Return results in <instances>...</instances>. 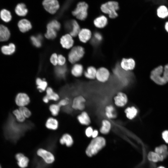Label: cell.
I'll use <instances>...</instances> for the list:
<instances>
[{"label": "cell", "instance_id": "cell-25", "mask_svg": "<svg viewBox=\"0 0 168 168\" xmlns=\"http://www.w3.org/2000/svg\"><path fill=\"white\" fill-rule=\"evenodd\" d=\"M147 158L149 161L155 163L162 161L164 159L163 157L155 151L149 152L147 155Z\"/></svg>", "mask_w": 168, "mask_h": 168}, {"label": "cell", "instance_id": "cell-37", "mask_svg": "<svg viewBox=\"0 0 168 168\" xmlns=\"http://www.w3.org/2000/svg\"><path fill=\"white\" fill-rule=\"evenodd\" d=\"M13 114L18 122L22 123L25 120L26 118L19 109H16L13 110Z\"/></svg>", "mask_w": 168, "mask_h": 168}, {"label": "cell", "instance_id": "cell-9", "mask_svg": "<svg viewBox=\"0 0 168 168\" xmlns=\"http://www.w3.org/2000/svg\"><path fill=\"white\" fill-rule=\"evenodd\" d=\"M114 103L116 105L119 107L124 106L128 102V97L125 94L119 92L114 98Z\"/></svg>", "mask_w": 168, "mask_h": 168}, {"label": "cell", "instance_id": "cell-10", "mask_svg": "<svg viewBox=\"0 0 168 168\" xmlns=\"http://www.w3.org/2000/svg\"><path fill=\"white\" fill-rule=\"evenodd\" d=\"M110 72L105 68H101L97 70L96 78L100 82H105L108 80Z\"/></svg>", "mask_w": 168, "mask_h": 168}, {"label": "cell", "instance_id": "cell-24", "mask_svg": "<svg viewBox=\"0 0 168 168\" xmlns=\"http://www.w3.org/2000/svg\"><path fill=\"white\" fill-rule=\"evenodd\" d=\"M0 18L4 22L7 23L12 19V14L9 10L3 8L0 11Z\"/></svg>", "mask_w": 168, "mask_h": 168}, {"label": "cell", "instance_id": "cell-11", "mask_svg": "<svg viewBox=\"0 0 168 168\" xmlns=\"http://www.w3.org/2000/svg\"><path fill=\"white\" fill-rule=\"evenodd\" d=\"M37 154L41 157L47 163H51L54 161V157L50 152L45 150L40 149L37 152Z\"/></svg>", "mask_w": 168, "mask_h": 168}, {"label": "cell", "instance_id": "cell-47", "mask_svg": "<svg viewBox=\"0 0 168 168\" xmlns=\"http://www.w3.org/2000/svg\"><path fill=\"white\" fill-rule=\"evenodd\" d=\"M162 138L165 142L168 143V130L164 131L162 134Z\"/></svg>", "mask_w": 168, "mask_h": 168}, {"label": "cell", "instance_id": "cell-5", "mask_svg": "<svg viewBox=\"0 0 168 168\" xmlns=\"http://www.w3.org/2000/svg\"><path fill=\"white\" fill-rule=\"evenodd\" d=\"M84 54V49L82 47L75 46L71 49L69 54V61L72 63H74L79 60L83 57Z\"/></svg>", "mask_w": 168, "mask_h": 168}, {"label": "cell", "instance_id": "cell-26", "mask_svg": "<svg viewBox=\"0 0 168 168\" xmlns=\"http://www.w3.org/2000/svg\"><path fill=\"white\" fill-rule=\"evenodd\" d=\"M95 26L98 28H103L107 23V19L104 16H100L96 18L94 21Z\"/></svg>", "mask_w": 168, "mask_h": 168}, {"label": "cell", "instance_id": "cell-36", "mask_svg": "<svg viewBox=\"0 0 168 168\" xmlns=\"http://www.w3.org/2000/svg\"><path fill=\"white\" fill-rule=\"evenodd\" d=\"M60 107L58 104H52L49 105V110L53 116H56L59 113Z\"/></svg>", "mask_w": 168, "mask_h": 168}, {"label": "cell", "instance_id": "cell-34", "mask_svg": "<svg viewBox=\"0 0 168 168\" xmlns=\"http://www.w3.org/2000/svg\"><path fill=\"white\" fill-rule=\"evenodd\" d=\"M97 70L93 67H88L84 72L85 77L88 79H94L96 77Z\"/></svg>", "mask_w": 168, "mask_h": 168}, {"label": "cell", "instance_id": "cell-35", "mask_svg": "<svg viewBox=\"0 0 168 168\" xmlns=\"http://www.w3.org/2000/svg\"><path fill=\"white\" fill-rule=\"evenodd\" d=\"M105 114L106 117L109 119H113L116 117L114 107L112 105L107 106L105 108Z\"/></svg>", "mask_w": 168, "mask_h": 168}, {"label": "cell", "instance_id": "cell-45", "mask_svg": "<svg viewBox=\"0 0 168 168\" xmlns=\"http://www.w3.org/2000/svg\"><path fill=\"white\" fill-rule=\"evenodd\" d=\"M66 62L65 57L62 55H58V64L59 66L64 65Z\"/></svg>", "mask_w": 168, "mask_h": 168}, {"label": "cell", "instance_id": "cell-31", "mask_svg": "<svg viewBox=\"0 0 168 168\" xmlns=\"http://www.w3.org/2000/svg\"><path fill=\"white\" fill-rule=\"evenodd\" d=\"M155 152L163 157L164 159L166 158L168 156V148L165 145H162L156 147Z\"/></svg>", "mask_w": 168, "mask_h": 168}, {"label": "cell", "instance_id": "cell-2", "mask_svg": "<svg viewBox=\"0 0 168 168\" xmlns=\"http://www.w3.org/2000/svg\"><path fill=\"white\" fill-rule=\"evenodd\" d=\"M105 139L101 137L93 138L88 146L86 150L87 155L91 156L96 154L105 145Z\"/></svg>", "mask_w": 168, "mask_h": 168}, {"label": "cell", "instance_id": "cell-53", "mask_svg": "<svg viewBox=\"0 0 168 168\" xmlns=\"http://www.w3.org/2000/svg\"><path fill=\"white\" fill-rule=\"evenodd\" d=\"M0 168H1V166H0Z\"/></svg>", "mask_w": 168, "mask_h": 168}, {"label": "cell", "instance_id": "cell-41", "mask_svg": "<svg viewBox=\"0 0 168 168\" xmlns=\"http://www.w3.org/2000/svg\"><path fill=\"white\" fill-rule=\"evenodd\" d=\"M60 24L58 21L56 20H54L48 24L47 28H53L57 31L60 29Z\"/></svg>", "mask_w": 168, "mask_h": 168}, {"label": "cell", "instance_id": "cell-39", "mask_svg": "<svg viewBox=\"0 0 168 168\" xmlns=\"http://www.w3.org/2000/svg\"><path fill=\"white\" fill-rule=\"evenodd\" d=\"M30 39L32 44L35 46L37 47H39L41 46L42 39L41 35H38L37 36H32Z\"/></svg>", "mask_w": 168, "mask_h": 168}, {"label": "cell", "instance_id": "cell-44", "mask_svg": "<svg viewBox=\"0 0 168 168\" xmlns=\"http://www.w3.org/2000/svg\"><path fill=\"white\" fill-rule=\"evenodd\" d=\"M58 55L56 54H53L52 55L50 58L51 63L54 65L58 64Z\"/></svg>", "mask_w": 168, "mask_h": 168}, {"label": "cell", "instance_id": "cell-49", "mask_svg": "<svg viewBox=\"0 0 168 168\" xmlns=\"http://www.w3.org/2000/svg\"><path fill=\"white\" fill-rule=\"evenodd\" d=\"M98 134V132L97 130H93L92 135V137L93 138H96L97 137Z\"/></svg>", "mask_w": 168, "mask_h": 168}, {"label": "cell", "instance_id": "cell-23", "mask_svg": "<svg viewBox=\"0 0 168 168\" xmlns=\"http://www.w3.org/2000/svg\"><path fill=\"white\" fill-rule=\"evenodd\" d=\"M15 45L12 43H10L8 45H3L1 48L2 52L5 55L13 54L15 52Z\"/></svg>", "mask_w": 168, "mask_h": 168}, {"label": "cell", "instance_id": "cell-40", "mask_svg": "<svg viewBox=\"0 0 168 168\" xmlns=\"http://www.w3.org/2000/svg\"><path fill=\"white\" fill-rule=\"evenodd\" d=\"M57 31L55 30L49 28H47V32L45 34V37L49 39L55 38L57 35Z\"/></svg>", "mask_w": 168, "mask_h": 168}, {"label": "cell", "instance_id": "cell-33", "mask_svg": "<svg viewBox=\"0 0 168 168\" xmlns=\"http://www.w3.org/2000/svg\"><path fill=\"white\" fill-rule=\"evenodd\" d=\"M83 72L82 66L80 64H77L74 65L71 70L72 74L75 77H78L81 76Z\"/></svg>", "mask_w": 168, "mask_h": 168}, {"label": "cell", "instance_id": "cell-46", "mask_svg": "<svg viewBox=\"0 0 168 168\" xmlns=\"http://www.w3.org/2000/svg\"><path fill=\"white\" fill-rule=\"evenodd\" d=\"M93 131V128L91 127H88L86 128L85 131L86 136L89 138L91 137Z\"/></svg>", "mask_w": 168, "mask_h": 168}, {"label": "cell", "instance_id": "cell-52", "mask_svg": "<svg viewBox=\"0 0 168 168\" xmlns=\"http://www.w3.org/2000/svg\"><path fill=\"white\" fill-rule=\"evenodd\" d=\"M157 168H166L165 167H164L163 166H160L158 167H157Z\"/></svg>", "mask_w": 168, "mask_h": 168}, {"label": "cell", "instance_id": "cell-14", "mask_svg": "<svg viewBox=\"0 0 168 168\" xmlns=\"http://www.w3.org/2000/svg\"><path fill=\"white\" fill-rule=\"evenodd\" d=\"M17 25L20 30L23 33L29 31L32 27L31 23L26 19L20 20L18 21Z\"/></svg>", "mask_w": 168, "mask_h": 168}, {"label": "cell", "instance_id": "cell-1", "mask_svg": "<svg viewBox=\"0 0 168 168\" xmlns=\"http://www.w3.org/2000/svg\"><path fill=\"white\" fill-rule=\"evenodd\" d=\"M150 77L155 83L160 85H163L168 82V64L164 68L159 66L152 71Z\"/></svg>", "mask_w": 168, "mask_h": 168}, {"label": "cell", "instance_id": "cell-4", "mask_svg": "<svg viewBox=\"0 0 168 168\" xmlns=\"http://www.w3.org/2000/svg\"><path fill=\"white\" fill-rule=\"evenodd\" d=\"M88 8V6L86 2H80L75 10L72 12V14L78 19L84 20L87 16Z\"/></svg>", "mask_w": 168, "mask_h": 168}, {"label": "cell", "instance_id": "cell-42", "mask_svg": "<svg viewBox=\"0 0 168 168\" xmlns=\"http://www.w3.org/2000/svg\"><path fill=\"white\" fill-rule=\"evenodd\" d=\"M19 109L26 118H28L31 116V112L30 110L26 106L20 107Z\"/></svg>", "mask_w": 168, "mask_h": 168}, {"label": "cell", "instance_id": "cell-15", "mask_svg": "<svg viewBox=\"0 0 168 168\" xmlns=\"http://www.w3.org/2000/svg\"><path fill=\"white\" fill-rule=\"evenodd\" d=\"M121 66L124 70L128 71L133 69L135 66V62L132 58L123 59L121 63Z\"/></svg>", "mask_w": 168, "mask_h": 168}, {"label": "cell", "instance_id": "cell-38", "mask_svg": "<svg viewBox=\"0 0 168 168\" xmlns=\"http://www.w3.org/2000/svg\"><path fill=\"white\" fill-rule=\"evenodd\" d=\"M67 72L66 66H59L55 68V72L56 75L60 77H63L65 76Z\"/></svg>", "mask_w": 168, "mask_h": 168}, {"label": "cell", "instance_id": "cell-29", "mask_svg": "<svg viewBox=\"0 0 168 168\" xmlns=\"http://www.w3.org/2000/svg\"><path fill=\"white\" fill-rule=\"evenodd\" d=\"M70 35L73 37H75L78 34L80 30L79 26L75 20L72 21L71 24Z\"/></svg>", "mask_w": 168, "mask_h": 168}, {"label": "cell", "instance_id": "cell-43", "mask_svg": "<svg viewBox=\"0 0 168 168\" xmlns=\"http://www.w3.org/2000/svg\"><path fill=\"white\" fill-rule=\"evenodd\" d=\"M69 100L68 98L66 97L59 100L58 104L61 107L67 106L69 104Z\"/></svg>", "mask_w": 168, "mask_h": 168}, {"label": "cell", "instance_id": "cell-22", "mask_svg": "<svg viewBox=\"0 0 168 168\" xmlns=\"http://www.w3.org/2000/svg\"><path fill=\"white\" fill-rule=\"evenodd\" d=\"M46 96L49 100H52L56 101L59 100L60 97L59 95L55 92L52 88L48 87L46 91Z\"/></svg>", "mask_w": 168, "mask_h": 168}, {"label": "cell", "instance_id": "cell-19", "mask_svg": "<svg viewBox=\"0 0 168 168\" xmlns=\"http://www.w3.org/2000/svg\"><path fill=\"white\" fill-rule=\"evenodd\" d=\"M77 119L79 122L81 124L84 125H88L91 123L90 118L85 111H83L77 117Z\"/></svg>", "mask_w": 168, "mask_h": 168}, {"label": "cell", "instance_id": "cell-17", "mask_svg": "<svg viewBox=\"0 0 168 168\" xmlns=\"http://www.w3.org/2000/svg\"><path fill=\"white\" fill-rule=\"evenodd\" d=\"M91 35L90 30L87 29H82L78 34L79 40L83 43H86L90 39Z\"/></svg>", "mask_w": 168, "mask_h": 168}, {"label": "cell", "instance_id": "cell-12", "mask_svg": "<svg viewBox=\"0 0 168 168\" xmlns=\"http://www.w3.org/2000/svg\"><path fill=\"white\" fill-rule=\"evenodd\" d=\"M60 43L63 48L69 49L73 46L74 41L72 36L70 34H67L61 37Z\"/></svg>", "mask_w": 168, "mask_h": 168}, {"label": "cell", "instance_id": "cell-51", "mask_svg": "<svg viewBox=\"0 0 168 168\" xmlns=\"http://www.w3.org/2000/svg\"><path fill=\"white\" fill-rule=\"evenodd\" d=\"M165 28L166 31L168 32V21L166 22L165 24Z\"/></svg>", "mask_w": 168, "mask_h": 168}, {"label": "cell", "instance_id": "cell-30", "mask_svg": "<svg viewBox=\"0 0 168 168\" xmlns=\"http://www.w3.org/2000/svg\"><path fill=\"white\" fill-rule=\"evenodd\" d=\"M126 116L127 118L129 119H132L136 116L138 113V110L134 106L128 107L125 110Z\"/></svg>", "mask_w": 168, "mask_h": 168}, {"label": "cell", "instance_id": "cell-6", "mask_svg": "<svg viewBox=\"0 0 168 168\" xmlns=\"http://www.w3.org/2000/svg\"><path fill=\"white\" fill-rule=\"evenodd\" d=\"M42 4L45 10L52 14L55 13L59 7L57 0H44Z\"/></svg>", "mask_w": 168, "mask_h": 168}, {"label": "cell", "instance_id": "cell-48", "mask_svg": "<svg viewBox=\"0 0 168 168\" xmlns=\"http://www.w3.org/2000/svg\"><path fill=\"white\" fill-rule=\"evenodd\" d=\"M95 39L98 41H100L102 39V36L99 33H96L94 34Z\"/></svg>", "mask_w": 168, "mask_h": 168}, {"label": "cell", "instance_id": "cell-8", "mask_svg": "<svg viewBox=\"0 0 168 168\" xmlns=\"http://www.w3.org/2000/svg\"><path fill=\"white\" fill-rule=\"evenodd\" d=\"M86 101V99L82 96H77L73 100L72 107L75 110H82L85 108V103Z\"/></svg>", "mask_w": 168, "mask_h": 168}, {"label": "cell", "instance_id": "cell-18", "mask_svg": "<svg viewBox=\"0 0 168 168\" xmlns=\"http://www.w3.org/2000/svg\"><path fill=\"white\" fill-rule=\"evenodd\" d=\"M14 10L16 14L20 16H25L28 12V10L26 5L22 3L17 4Z\"/></svg>", "mask_w": 168, "mask_h": 168}, {"label": "cell", "instance_id": "cell-27", "mask_svg": "<svg viewBox=\"0 0 168 168\" xmlns=\"http://www.w3.org/2000/svg\"><path fill=\"white\" fill-rule=\"evenodd\" d=\"M60 142L62 144H65L68 147L71 146L73 143V140L70 135L64 134L60 139Z\"/></svg>", "mask_w": 168, "mask_h": 168}, {"label": "cell", "instance_id": "cell-3", "mask_svg": "<svg viewBox=\"0 0 168 168\" xmlns=\"http://www.w3.org/2000/svg\"><path fill=\"white\" fill-rule=\"evenodd\" d=\"M119 8L118 3L117 2L110 1L102 4L101 10L103 13L109 15L110 17L113 18L117 16L116 11Z\"/></svg>", "mask_w": 168, "mask_h": 168}, {"label": "cell", "instance_id": "cell-50", "mask_svg": "<svg viewBox=\"0 0 168 168\" xmlns=\"http://www.w3.org/2000/svg\"><path fill=\"white\" fill-rule=\"evenodd\" d=\"M42 100L45 103H48L49 101V100L46 96H44Z\"/></svg>", "mask_w": 168, "mask_h": 168}, {"label": "cell", "instance_id": "cell-21", "mask_svg": "<svg viewBox=\"0 0 168 168\" xmlns=\"http://www.w3.org/2000/svg\"><path fill=\"white\" fill-rule=\"evenodd\" d=\"M156 14L161 18H165L168 16V7L166 5L161 4L156 9Z\"/></svg>", "mask_w": 168, "mask_h": 168}, {"label": "cell", "instance_id": "cell-28", "mask_svg": "<svg viewBox=\"0 0 168 168\" xmlns=\"http://www.w3.org/2000/svg\"><path fill=\"white\" fill-rule=\"evenodd\" d=\"M36 84L37 89L40 92L45 91L48 87V83L44 79L38 78L36 80Z\"/></svg>", "mask_w": 168, "mask_h": 168}, {"label": "cell", "instance_id": "cell-32", "mask_svg": "<svg viewBox=\"0 0 168 168\" xmlns=\"http://www.w3.org/2000/svg\"><path fill=\"white\" fill-rule=\"evenodd\" d=\"M111 128V124L109 120L107 119L102 120V126L100 129V131L101 133L105 134L108 133Z\"/></svg>", "mask_w": 168, "mask_h": 168}, {"label": "cell", "instance_id": "cell-16", "mask_svg": "<svg viewBox=\"0 0 168 168\" xmlns=\"http://www.w3.org/2000/svg\"><path fill=\"white\" fill-rule=\"evenodd\" d=\"M45 126L49 129L55 130L58 127L59 123L56 119L50 117L47 119L45 123Z\"/></svg>", "mask_w": 168, "mask_h": 168}, {"label": "cell", "instance_id": "cell-13", "mask_svg": "<svg viewBox=\"0 0 168 168\" xmlns=\"http://www.w3.org/2000/svg\"><path fill=\"white\" fill-rule=\"evenodd\" d=\"M10 36V32L8 28L0 24V42L7 41Z\"/></svg>", "mask_w": 168, "mask_h": 168}, {"label": "cell", "instance_id": "cell-7", "mask_svg": "<svg viewBox=\"0 0 168 168\" xmlns=\"http://www.w3.org/2000/svg\"><path fill=\"white\" fill-rule=\"evenodd\" d=\"M30 101L29 96L27 94L23 92L18 93L15 99V103L19 107L26 106L30 103Z\"/></svg>", "mask_w": 168, "mask_h": 168}, {"label": "cell", "instance_id": "cell-20", "mask_svg": "<svg viewBox=\"0 0 168 168\" xmlns=\"http://www.w3.org/2000/svg\"><path fill=\"white\" fill-rule=\"evenodd\" d=\"M16 158L18 164L20 167L24 168L27 166L29 160L23 154L21 153H18L16 155Z\"/></svg>", "mask_w": 168, "mask_h": 168}]
</instances>
